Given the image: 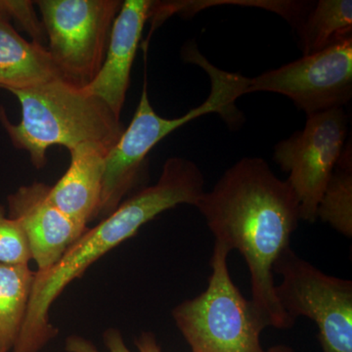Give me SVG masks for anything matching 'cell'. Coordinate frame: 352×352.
<instances>
[{"label":"cell","mask_w":352,"mask_h":352,"mask_svg":"<svg viewBox=\"0 0 352 352\" xmlns=\"http://www.w3.org/2000/svg\"><path fill=\"white\" fill-rule=\"evenodd\" d=\"M349 120L344 108L307 115L302 131L275 145V163L300 206V220L314 223L321 197L346 147Z\"/></svg>","instance_id":"ba28073f"},{"label":"cell","mask_w":352,"mask_h":352,"mask_svg":"<svg viewBox=\"0 0 352 352\" xmlns=\"http://www.w3.org/2000/svg\"><path fill=\"white\" fill-rule=\"evenodd\" d=\"M267 352H294L291 347L286 346H275L268 349Z\"/></svg>","instance_id":"ffe728a7"},{"label":"cell","mask_w":352,"mask_h":352,"mask_svg":"<svg viewBox=\"0 0 352 352\" xmlns=\"http://www.w3.org/2000/svg\"><path fill=\"white\" fill-rule=\"evenodd\" d=\"M333 227L344 237H352V152L346 144L317 210V219Z\"/></svg>","instance_id":"2e32d148"},{"label":"cell","mask_w":352,"mask_h":352,"mask_svg":"<svg viewBox=\"0 0 352 352\" xmlns=\"http://www.w3.org/2000/svg\"><path fill=\"white\" fill-rule=\"evenodd\" d=\"M189 55L190 61L201 65L212 78V91L207 100L184 116L166 119L157 115L148 97L147 85L131 124L105 159L98 217L104 219L117 210L140 177L148 154L164 138L178 127L207 113H217L230 126L239 124L241 113L236 101L247 94L249 78L240 74L227 73L212 67L201 57Z\"/></svg>","instance_id":"277c9868"},{"label":"cell","mask_w":352,"mask_h":352,"mask_svg":"<svg viewBox=\"0 0 352 352\" xmlns=\"http://www.w3.org/2000/svg\"><path fill=\"white\" fill-rule=\"evenodd\" d=\"M284 95L305 113L342 108L352 97V36L249 78L247 94Z\"/></svg>","instance_id":"9c48e42d"},{"label":"cell","mask_w":352,"mask_h":352,"mask_svg":"<svg viewBox=\"0 0 352 352\" xmlns=\"http://www.w3.org/2000/svg\"><path fill=\"white\" fill-rule=\"evenodd\" d=\"M51 59L63 80L85 87L100 71L120 0H39Z\"/></svg>","instance_id":"8992f818"},{"label":"cell","mask_w":352,"mask_h":352,"mask_svg":"<svg viewBox=\"0 0 352 352\" xmlns=\"http://www.w3.org/2000/svg\"><path fill=\"white\" fill-rule=\"evenodd\" d=\"M273 272L281 275L275 292L289 318L314 320L323 352H352L351 280L325 274L291 247L280 254Z\"/></svg>","instance_id":"52a82bcc"},{"label":"cell","mask_w":352,"mask_h":352,"mask_svg":"<svg viewBox=\"0 0 352 352\" xmlns=\"http://www.w3.org/2000/svg\"><path fill=\"white\" fill-rule=\"evenodd\" d=\"M108 151L94 143H85L69 150L68 170L50 186V201L80 226L88 227L90 222L98 219Z\"/></svg>","instance_id":"7c38bea8"},{"label":"cell","mask_w":352,"mask_h":352,"mask_svg":"<svg viewBox=\"0 0 352 352\" xmlns=\"http://www.w3.org/2000/svg\"><path fill=\"white\" fill-rule=\"evenodd\" d=\"M303 56L352 36L351 0H318L296 29Z\"/></svg>","instance_id":"9a60e30c"},{"label":"cell","mask_w":352,"mask_h":352,"mask_svg":"<svg viewBox=\"0 0 352 352\" xmlns=\"http://www.w3.org/2000/svg\"><path fill=\"white\" fill-rule=\"evenodd\" d=\"M196 208L228 251L242 254L251 275L252 302L271 327L295 322L278 300L273 266L288 249L300 220L298 199L261 157H243L223 173Z\"/></svg>","instance_id":"6da1fadb"},{"label":"cell","mask_w":352,"mask_h":352,"mask_svg":"<svg viewBox=\"0 0 352 352\" xmlns=\"http://www.w3.org/2000/svg\"><path fill=\"white\" fill-rule=\"evenodd\" d=\"M34 274L28 264L0 263V352L12 351L19 338Z\"/></svg>","instance_id":"5bb4252c"},{"label":"cell","mask_w":352,"mask_h":352,"mask_svg":"<svg viewBox=\"0 0 352 352\" xmlns=\"http://www.w3.org/2000/svg\"><path fill=\"white\" fill-rule=\"evenodd\" d=\"M204 188L205 178L194 162L180 157L166 160L154 185L133 194L88 228L52 267L36 271L24 325L11 352H39L47 346L59 333L50 322L51 307L68 285L162 212L179 205L195 207Z\"/></svg>","instance_id":"7a4b0ae2"},{"label":"cell","mask_w":352,"mask_h":352,"mask_svg":"<svg viewBox=\"0 0 352 352\" xmlns=\"http://www.w3.org/2000/svg\"><path fill=\"white\" fill-rule=\"evenodd\" d=\"M50 185L34 182L7 197L8 217L19 222L38 271L52 267L89 227L76 223L50 201Z\"/></svg>","instance_id":"30bf717a"},{"label":"cell","mask_w":352,"mask_h":352,"mask_svg":"<svg viewBox=\"0 0 352 352\" xmlns=\"http://www.w3.org/2000/svg\"><path fill=\"white\" fill-rule=\"evenodd\" d=\"M229 254L214 242L207 289L173 308V320L192 352H267L261 335L270 324L233 283Z\"/></svg>","instance_id":"5b68a950"},{"label":"cell","mask_w":352,"mask_h":352,"mask_svg":"<svg viewBox=\"0 0 352 352\" xmlns=\"http://www.w3.org/2000/svg\"><path fill=\"white\" fill-rule=\"evenodd\" d=\"M24 7V0H0V19H17Z\"/></svg>","instance_id":"d6986e66"},{"label":"cell","mask_w":352,"mask_h":352,"mask_svg":"<svg viewBox=\"0 0 352 352\" xmlns=\"http://www.w3.org/2000/svg\"><path fill=\"white\" fill-rule=\"evenodd\" d=\"M151 0H126L113 21L105 59L100 71L85 88L105 102L120 118L129 83L132 65L143 29L151 19Z\"/></svg>","instance_id":"8fae6325"},{"label":"cell","mask_w":352,"mask_h":352,"mask_svg":"<svg viewBox=\"0 0 352 352\" xmlns=\"http://www.w3.org/2000/svg\"><path fill=\"white\" fill-rule=\"evenodd\" d=\"M10 92L20 102L22 118L12 124L0 106V122L14 147L29 153L38 170L45 166L52 146L69 151L94 143L110 150L126 129L105 102L62 78Z\"/></svg>","instance_id":"3957f363"},{"label":"cell","mask_w":352,"mask_h":352,"mask_svg":"<svg viewBox=\"0 0 352 352\" xmlns=\"http://www.w3.org/2000/svg\"><path fill=\"white\" fill-rule=\"evenodd\" d=\"M32 261L31 250L19 222L8 217L0 204V263L28 264Z\"/></svg>","instance_id":"ac0fdd59"},{"label":"cell","mask_w":352,"mask_h":352,"mask_svg":"<svg viewBox=\"0 0 352 352\" xmlns=\"http://www.w3.org/2000/svg\"><path fill=\"white\" fill-rule=\"evenodd\" d=\"M103 342L108 352H131L127 349L122 333L116 328H109L103 333ZM139 352H162L156 336L152 332H143L134 340ZM67 352H100L91 340L82 336H69L65 342Z\"/></svg>","instance_id":"e0dca14e"},{"label":"cell","mask_w":352,"mask_h":352,"mask_svg":"<svg viewBox=\"0 0 352 352\" xmlns=\"http://www.w3.org/2000/svg\"><path fill=\"white\" fill-rule=\"evenodd\" d=\"M61 78L47 48L28 41L14 29L10 20L0 19V88L27 89Z\"/></svg>","instance_id":"4fadbf2b"}]
</instances>
